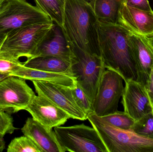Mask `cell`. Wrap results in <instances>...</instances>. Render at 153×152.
I'll use <instances>...</instances> for the list:
<instances>
[{"instance_id":"484cf974","label":"cell","mask_w":153,"mask_h":152,"mask_svg":"<svg viewBox=\"0 0 153 152\" xmlns=\"http://www.w3.org/2000/svg\"><path fill=\"white\" fill-rule=\"evenodd\" d=\"M23 66V62L19 60L10 59L0 57V72L10 76L13 72Z\"/></svg>"},{"instance_id":"5b68a950","label":"cell","mask_w":153,"mask_h":152,"mask_svg":"<svg viewBox=\"0 0 153 152\" xmlns=\"http://www.w3.org/2000/svg\"><path fill=\"white\" fill-rule=\"evenodd\" d=\"M54 24L41 23L22 28L8 34L0 49V57L15 60L33 57Z\"/></svg>"},{"instance_id":"603a6c76","label":"cell","mask_w":153,"mask_h":152,"mask_svg":"<svg viewBox=\"0 0 153 152\" xmlns=\"http://www.w3.org/2000/svg\"><path fill=\"white\" fill-rule=\"evenodd\" d=\"M131 130L140 136L153 140V110L135 121Z\"/></svg>"},{"instance_id":"836d02e7","label":"cell","mask_w":153,"mask_h":152,"mask_svg":"<svg viewBox=\"0 0 153 152\" xmlns=\"http://www.w3.org/2000/svg\"><path fill=\"white\" fill-rule=\"evenodd\" d=\"M84 1L87 2L89 3H90L91 2V1L92 0H84Z\"/></svg>"},{"instance_id":"30bf717a","label":"cell","mask_w":153,"mask_h":152,"mask_svg":"<svg viewBox=\"0 0 153 152\" xmlns=\"http://www.w3.org/2000/svg\"><path fill=\"white\" fill-rule=\"evenodd\" d=\"M38 95L53 102L66 112L71 118L80 120L87 119V116L79 108L74 99L72 88L48 81H32Z\"/></svg>"},{"instance_id":"7402d4cb","label":"cell","mask_w":153,"mask_h":152,"mask_svg":"<svg viewBox=\"0 0 153 152\" xmlns=\"http://www.w3.org/2000/svg\"><path fill=\"white\" fill-rule=\"evenodd\" d=\"M100 117L111 126L124 130L131 129L135 122L125 111L118 110L112 114Z\"/></svg>"},{"instance_id":"44dd1931","label":"cell","mask_w":153,"mask_h":152,"mask_svg":"<svg viewBox=\"0 0 153 152\" xmlns=\"http://www.w3.org/2000/svg\"><path fill=\"white\" fill-rule=\"evenodd\" d=\"M7 152H43L32 139L25 135L13 139L8 145Z\"/></svg>"},{"instance_id":"83f0119b","label":"cell","mask_w":153,"mask_h":152,"mask_svg":"<svg viewBox=\"0 0 153 152\" xmlns=\"http://www.w3.org/2000/svg\"><path fill=\"white\" fill-rule=\"evenodd\" d=\"M146 90L151 101V103L152 105H153V69L148 81Z\"/></svg>"},{"instance_id":"1f68e13d","label":"cell","mask_w":153,"mask_h":152,"mask_svg":"<svg viewBox=\"0 0 153 152\" xmlns=\"http://www.w3.org/2000/svg\"><path fill=\"white\" fill-rule=\"evenodd\" d=\"M9 75H6V74H3V73L0 72V82L2 80H3L4 79L7 78V77L9 76Z\"/></svg>"},{"instance_id":"e575fe53","label":"cell","mask_w":153,"mask_h":152,"mask_svg":"<svg viewBox=\"0 0 153 152\" xmlns=\"http://www.w3.org/2000/svg\"></svg>"},{"instance_id":"cb8c5ba5","label":"cell","mask_w":153,"mask_h":152,"mask_svg":"<svg viewBox=\"0 0 153 152\" xmlns=\"http://www.w3.org/2000/svg\"><path fill=\"white\" fill-rule=\"evenodd\" d=\"M72 91L76 104L87 116L88 114L93 112L91 103L82 88L77 82L76 85L72 88Z\"/></svg>"},{"instance_id":"d4e9b609","label":"cell","mask_w":153,"mask_h":152,"mask_svg":"<svg viewBox=\"0 0 153 152\" xmlns=\"http://www.w3.org/2000/svg\"><path fill=\"white\" fill-rule=\"evenodd\" d=\"M13 122L10 113L0 109V135L4 137L6 134H12L18 129L14 126Z\"/></svg>"},{"instance_id":"3957f363","label":"cell","mask_w":153,"mask_h":152,"mask_svg":"<svg viewBox=\"0 0 153 152\" xmlns=\"http://www.w3.org/2000/svg\"><path fill=\"white\" fill-rule=\"evenodd\" d=\"M87 119L99 134L108 152H153V140L140 136L132 130L115 127L91 112Z\"/></svg>"},{"instance_id":"9a60e30c","label":"cell","mask_w":153,"mask_h":152,"mask_svg":"<svg viewBox=\"0 0 153 152\" xmlns=\"http://www.w3.org/2000/svg\"><path fill=\"white\" fill-rule=\"evenodd\" d=\"M46 56L57 57L71 62V46L62 29L56 24H54L52 29L39 46L32 58Z\"/></svg>"},{"instance_id":"d6a6232c","label":"cell","mask_w":153,"mask_h":152,"mask_svg":"<svg viewBox=\"0 0 153 152\" xmlns=\"http://www.w3.org/2000/svg\"><path fill=\"white\" fill-rule=\"evenodd\" d=\"M6 1V0H0V11L2 8L3 6H4V4L5 3Z\"/></svg>"},{"instance_id":"2e32d148","label":"cell","mask_w":153,"mask_h":152,"mask_svg":"<svg viewBox=\"0 0 153 152\" xmlns=\"http://www.w3.org/2000/svg\"><path fill=\"white\" fill-rule=\"evenodd\" d=\"M24 135L32 139L43 152H63L54 131L48 129L33 118H28L22 128Z\"/></svg>"},{"instance_id":"ffe728a7","label":"cell","mask_w":153,"mask_h":152,"mask_svg":"<svg viewBox=\"0 0 153 152\" xmlns=\"http://www.w3.org/2000/svg\"><path fill=\"white\" fill-rule=\"evenodd\" d=\"M36 6L62 28L65 0H35Z\"/></svg>"},{"instance_id":"e0dca14e","label":"cell","mask_w":153,"mask_h":152,"mask_svg":"<svg viewBox=\"0 0 153 152\" xmlns=\"http://www.w3.org/2000/svg\"><path fill=\"white\" fill-rule=\"evenodd\" d=\"M25 80L32 81H48L57 84L73 88L76 81L74 77L69 74L47 72L25 67L24 65L19 70L10 74Z\"/></svg>"},{"instance_id":"277c9868","label":"cell","mask_w":153,"mask_h":152,"mask_svg":"<svg viewBox=\"0 0 153 152\" xmlns=\"http://www.w3.org/2000/svg\"><path fill=\"white\" fill-rule=\"evenodd\" d=\"M69 44L72 51V74L92 105L102 74L106 70L102 57L100 54L89 52L73 44Z\"/></svg>"},{"instance_id":"ba28073f","label":"cell","mask_w":153,"mask_h":152,"mask_svg":"<svg viewBox=\"0 0 153 152\" xmlns=\"http://www.w3.org/2000/svg\"><path fill=\"white\" fill-rule=\"evenodd\" d=\"M123 80L122 77L116 71L110 69L104 71L92 103L94 114L102 117L117 111L124 92Z\"/></svg>"},{"instance_id":"4fadbf2b","label":"cell","mask_w":153,"mask_h":152,"mask_svg":"<svg viewBox=\"0 0 153 152\" xmlns=\"http://www.w3.org/2000/svg\"><path fill=\"white\" fill-rule=\"evenodd\" d=\"M122 103L124 111L135 121L153 110V105L145 87L135 80L125 82Z\"/></svg>"},{"instance_id":"52a82bcc","label":"cell","mask_w":153,"mask_h":152,"mask_svg":"<svg viewBox=\"0 0 153 152\" xmlns=\"http://www.w3.org/2000/svg\"><path fill=\"white\" fill-rule=\"evenodd\" d=\"M54 131L63 152H108L96 129L84 124L56 127Z\"/></svg>"},{"instance_id":"d6986e66","label":"cell","mask_w":153,"mask_h":152,"mask_svg":"<svg viewBox=\"0 0 153 152\" xmlns=\"http://www.w3.org/2000/svg\"><path fill=\"white\" fill-rule=\"evenodd\" d=\"M122 0H92L90 4L99 22L116 24Z\"/></svg>"},{"instance_id":"7c38bea8","label":"cell","mask_w":153,"mask_h":152,"mask_svg":"<svg viewBox=\"0 0 153 152\" xmlns=\"http://www.w3.org/2000/svg\"><path fill=\"white\" fill-rule=\"evenodd\" d=\"M128 43L137 74L136 81L147 88L153 69V50L146 37L129 32Z\"/></svg>"},{"instance_id":"7a4b0ae2","label":"cell","mask_w":153,"mask_h":152,"mask_svg":"<svg viewBox=\"0 0 153 152\" xmlns=\"http://www.w3.org/2000/svg\"><path fill=\"white\" fill-rule=\"evenodd\" d=\"M98 32L105 68L117 72L125 82L136 81V70L128 43L129 32L118 23L99 22Z\"/></svg>"},{"instance_id":"9c48e42d","label":"cell","mask_w":153,"mask_h":152,"mask_svg":"<svg viewBox=\"0 0 153 152\" xmlns=\"http://www.w3.org/2000/svg\"><path fill=\"white\" fill-rule=\"evenodd\" d=\"M35 95L25 79L9 76L0 82V109L9 113L25 110Z\"/></svg>"},{"instance_id":"f1b7e54d","label":"cell","mask_w":153,"mask_h":152,"mask_svg":"<svg viewBox=\"0 0 153 152\" xmlns=\"http://www.w3.org/2000/svg\"><path fill=\"white\" fill-rule=\"evenodd\" d=\"M5 148V141L4 137L0 135V152H2Z\"/></svg>"},{"instance_id":"ac0fdd59","label":"cell","mask_w":153,"mask_h":152,"mask_svg":"<svg viewBox=\"0 0 153 152\" xmlns=\"http://www.w3.org/2000/svg\"><path fill=\"white\" fill-rule=\"evenodd\" d=\"M27 68L47 72L63 73L73 76L71 62L54 56H40L27 59L23 62Z\"/></svg>"},{"instance_id":"f546056e","label":"cell","mask_w":153,"mask_h":152,"mask_svg":"<svg viewBox=\"0 0 153 152\" xmlns=\"http://www.w3.org/2000/svg\"><path fill=\"white\" fill-rule=\"evenodd\" d=\"M146 37V40L148 42V43L150 45V46L152 47L153 50V36Z\"/></svg>"},{"instance_id":"8fae6325","label":"cell","mask_w":153,"mask_h":152,"mask_svg":"<svg viewBox=\"0 0 153 152\" xmlns=\"http://www.w3.org/2000/svg\"><path fill=\"white\" fill-rule=\"evenodd\" d=\"M34 119L48 129L64 125L70 115L46 97L35 95L25 109Z\"/></svg>"},{"instance_id":"6da1fadb","label":"cell","mask_w":153,"mask_h":152,"mask_svg":"<svg viewBox=\"0 0 153 152\" xmlns=\"http://www.w3.org/2000/svg\"><path fill=\"white\" fill-rule=\"evenodd\" d=\"M99 23L90 3L84 0H65L62 29L69 43L101 55Z\"/></svg>"},{"instance_id":"5bb4252c","label":"cell","mask_w":153,"mask_h":152,"mask_svg":"<svg viewBox=\"0 0 153 152\" xmlns=\"http://www.w3.org/2000/svg\"><path fill=\"white\" fill-rule=\"evenodd\" d=\"M127 30L145 37L153 36V11L145 10L121 3L118 22Z\"/></svg>"},{"instance_id":"4dcf8cb0","label":"cell","mask_w":153,"mask_h":152,"mask_svg":"<svg viewBox=\"0 0 153 152\" xmlns=\"http://www.w3.org/2000/svg\"><path fill=\"white\" fill-rule=\"evenodd\" d=\"M6 37L7 36L4 35H0V49H1L4 42L5 40Z\"/></svg>"},{"instance_id":"4316f807","label":"cell","mask_w":153,"mask_h":152,"mask_svg":"<svg viewBox=\"0 0 153 152\" xmlns=\"http://www.w3.org/2000/svg\"><path fill=\"white\" fill-rule=\"evenodd\" d=\"M122 3L145 10H152L148 0H122Z\"/></svg>"},{"instance_id":"8992f818","label":"cell","mask_w":153,"mask_h":152,"mask_svg":"<svg viewBox=\"0 0 153 152\" xmlns=\"http://www.w3.org/2000/svg\"><path fill=\"white\" fill-rule=\"evenodd\" d=\"M51 22L46 13L26 0H6L0 11V35L7 36L24 27Z\"/></svg>"}]
</instances>
